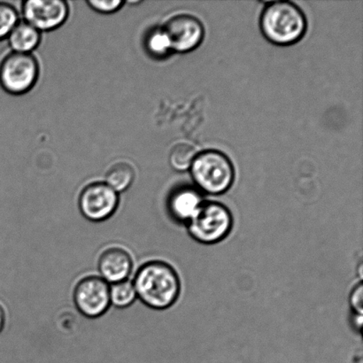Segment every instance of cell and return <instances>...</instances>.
<instances>
[{"mask_svg":"<svg viewBox=\"0 0 363 363\" xmlns=\"http://www.w3.org/2000/svg\"><path fill=\"white\" fill-rule=\"evenodd\" d=\"M172 51L188 52L198 48L204 37L201 21L189 14L170 18L162 28Z\"/></svg>","mask_w":363,"mask_h":363,"instance_id":"ba28073f","label":"cell"},{"mask_svg":"<svg viewBox=\"0 0 363 363\" xmlns=\"http://www.w3.org/2000/svg\"><path fill=\"white\" fill-rule=\"evenodd\" d=\"M264 37L277 45H290L300 41L307 30L303 12L288 1L269 3L261 17Z\"/></svg>","mask_w":363,"mask_h":363,"instance_id":"7a4b0ae2","label":"cell"},{"mask_svg":"<svg viewBox=\"0 0 363 363\" xmlns=\"http://www.w3.org/2000/svg\"><path fill=\"white\" fill-rule=\"evenodd\" d=\"M88 6L96 12L109 14L117 12L122 9L124 4L121 0H105V1H97V0H89Z\"/></svg>","mask_w":363,"mask_h":363,"instance_id":"ac0fdd59","label":"cell"},{"mask_svg":"<svg viewBox=\"0 0 363 363\" xmlns=\"http://www.w3.org/2000/svg\"><path fill=\"white\" fill-rule=\"evenodd\" d=\"M201 195L191 188H183L174 192L169 199V210L176 219L189 222L203 204Z\"/></svg>","mask_w":363,"mask_h":363,"instance_id":"8fae6325","label":"cell"},{"mask_svg":"<svg viewBox=\"0 0 363 363\" xmlns=\"http://www.w3.org/2000/svg\"><path fill=\"white\" fill-rule=\"evenodd\" d=\"M135 179V169L130 163L119 162L110 167L106 175V184L113 191L122 192L126 191Z\"/></svg>","mask_w":363,"mask_h":363,"instance_id":"4fadbf2b","label":"cell"},{"mask_svg":"<svg viewBox=\"0 0 363 363\" xmlns=\"http://www.w3.org/2000/svg\"><path fill=\"white\" fill-rule=\"evenodd\" d=\"M110 303L117 308H126L136 300L137 293L135 286L129 280L121 281L109 287Z\"/></svg>","mask_w":363,"mask_h":363,"instance_id":"5bb4252c","label":"cell"},{"mask_svg":"<svg viewBox=\"0 0 363 363\" xmlns=\"http://www.w3.org/2000/svg\"><path fill=\"white\" fill-rule=\"evenodd\" d=\"M69 13V6L62 0H28L23 6L24 21L39 31L62 26Z\"/></svg>","mask_w":363,"mask_h":363,"instance_id":"52a82bcc","label":"cell"},{"mask_svg":"<svg viewBox=\"0 0 363 363\" xmlns=\"http://www.w3.org/2000/svg\"><path fill=\"white\" fill-rule=\"evenodd\" d=\"M5 321H6L5 311H4L2 306L0 305V333H1V330L4 328V325H5Z\"/></svg>","mask_w":363,"mask_h":363,"instance_id":"ffe728a7","label":"cell"},{"mask_svg":"<svg viewBox=\"0 0 363 363\" xmlns=\"http://www.w3.org/2000/svg\"><path fill=\"white\" fill-rule=\"evenodd\" d=\"M39 77L38 60L31 53L13 52L0 63V85L13 95L27 94Z\"/></svg>","mask_w":363,"mask_h":363,"instance_id":"5b68a950","label":"cell"},{"mask_svg":"<svg viewBox=\"0 0 363 363\" xmlns=\"http://www.w3.org/2000/svg\"><path fill=\"white\" fill-rule=\"evenodd\" d=\"M18 21L16 9L9 3L0 2V40L9 37Z\"/></svg>","mask_w":363,"mask_h":363,"instance_id":"e0dca14e","label":"cell"},{"mask_svg":"<svg viewBox=\"0 0 363 363\" xmlns=\"http://www.w3.org/2000/svg\"><path fill=\"white\" fill-rule=\"evenodd\" d=\"M145 48L155 58H164L172 51L169 38L162 28L149 32L145 38Z\"/></svg>","mask_w":363,"mask_h":363,"instance_id":"2e32d148","label":"cell"},{"mask_svg":"<svg viewBox=\"0 0 363 363\" xmlns=\"http://www.w3.org/2000/svg\"><path fill=\"white\" fill-rule=\"evenodd\" d=\"M74 302L78 309L89 318H98L110 305L109 286L101 277H86L74 290Z\"/></svg>","mask_w":363,"mask_h":363,"instance_id":"9c48e42d","label":"cell"},{"mask_svg":"<svg viewBox=\"0 0 363 363\" xmlns=\"http://www.w3.org/2000/svg\"><path fill=\"white\" fill-rule=\"evenodd\" d=\"M118 194L106 183L89 184L82 191L79 208L87 219L101 222L109 218L118 206Z\"/></svg>","mask_w":363,"mask_h":363,"instance_id":"8992f818","label":"cell"},{"mask_svg":"<svg viewBox=\"0 0 363 363\" xmlns=\"http://www.w3.org/2000/svg\"><path fill=\"white\" fill-rule=\"evenodd\" d=\"M197 155L194 145L189 143L177 144L170 152V165L177 172H184L191 168Z\"/></svg>","mask_w":363,"mask_h":363,"instance_id":"9a60e30c","label":"cell"},{"mask_svg":"<svg viewBox=\"0 0 363 363\" xmlns=\"http://www.w3.org/2000/svg\"><path fill=\"white\" fill-rule=\"evenodd\" d=\"M190 169L195 184L208 194H222L233 183V163L218 151L209 150L197 155Z\"/></svg>","mask_w":363,"mask_h":363,"instance_id":"3957f363","label":"cell"},{"mask_svg":"<svg viewBox=\"0 0 363 363\" xmlns=\"http://www.w3.org/2000/svg\"><path fill=\"white\" fill-rule=\"evenodd\" d=\"M351 307L357 315H362L363 311V288L362 284H359L352 291L350 297Z\"/></svg>","mask_w":363,"mask_h":363,"instance_id":"d6986e66","label":"cell"},{"mask_svg":"<svg viewBox=\"0 0 363 363\" xmlns=\"http://www.w3.org/2000/svg\"><path fill=\"white\" fill-rule=\"evenodd\" d=\"M9 42L13 52L30 53L41 40L40 31L27 21H18L9 35Z\"/></svg>","mask_w":363,"mask_h":363,"instance_id":"7c38bea8","label":"cell"},{"mask_svg":"<svg viewBox=\"0 0 363 363\" xmlns=\"http://www.w3.org/2000/svg\"><path fill=\"white\" fill-rule=\"evenodd\" d=\"M233 223V216L225 206L217 202H204L189 220L188 230L196 241L212 245L229 235Z\"/></svg>","mask_w":363,"mask_h":363,"instance_id":"277c9868","label":"cell"},{"mask_svg":"<svg viewBox=\"0 0 363 363\" xmlns=\"http://www.w3.org/2000/svg\"><path fill=\"white\" fill-rule=\"evenodd\" d=\"M133 269V261L123 249L111 248L101 256L99 269L106 283H118L126 280Z\"/></svg>","mask_w":363,"mask_h":363,"instance_id":"30bf717a","label":"cell"},{"mask_svg":"<svg viewBox=\"0 0 363 363\" xmlns=\"http://www.w3.org/2000/svg\"><path fill=\"white\" fill-rule=\"evenodd\" d=\"M133 284L137 296L155 309L169 308L180 294L179 276L172 267L162 262H152L142 267Z\"/></svg>","mask_w":363,"mask_h":363,"instance_id":"6da1fadb","label":"cell"}]
</instances>
